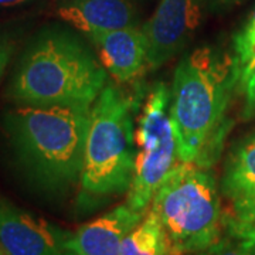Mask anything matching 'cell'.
Wrapping results in <instances>:
<instances>
[{
	"label": "cell",
	"instance_id": "obj_6",
	"mask_svg": "<svg viewBox=\"0 0 255 255\" xmlns=\"http://www.w3.org/2000/svg\"><path fill=\"white\" fill-rule=\"evenodd\" d=\"M135 139L139 150L127 203L135 211L146 213L160 183L179 159L170 118V91L163 82L156 84L149 92Z\"/></svg>",
	"mask_w": 255,
	"mask_h": 255
},
{
	"label": "cell",
	"instance_id": "obj_21",
	"mask_svg": "<svg viewBox=\"0 0 255 255\" xmlns=\"http://www.w3.org/2000/svg\"><path fill=\"white\" fill-rule=\"evenodd\" d=\"M213 3H216L217 6H231V4H236L241 0H211Z\"/></svg>",
	"mask_w": 255,
	"mask_h": 255
},
{
	"label": "cell",
	"instance_id": "obj_22",
	"mask_svg": "<svg viewBox=\"0 0 255 255\" xmlns=\"http://www.w3.org/2000/svg\"><path fill=\"white\" fill-rule=\"evenodd\" d=\"M0 255H7L4 251H3V248H1V247H0Z\"/></svg>",
	"mask_w": 255,
	"mask_h": 255
},
{
	"label": "cell",
	"instance_id": "obj_2",
	"mask_svg": "<svg viewBox=\"0 0 255 255\" xmlns=\"http://www.w3.org/2000/svg\"><path fill=\"white\" fill-rule=\"evenodd\" d=\"M237 91L233 55L210 46L183 57L170 90V118L179 162L209 169L227 133L228 104Z\"/></svg>",
	"mask_w": 255,
	"mask_h": 255
},
{
	"label": "cell",
	"instance_id": "obj_8",
	"mask_svg": "<svg viewBox=\"0 0 255 255\" xmlns=\"http://www.w3.org/2000/svg\"><path fill=\"white\" fill-rule=\"evenodd\" d=\"M70 236L0 196V247L7 255H74Z\"/></svg>",
	"mask_w": 255,
	"mask_h": 255
},
{
	"label": "cell",
	"instance_id": "obj_13",
	"mask_svg": "<svg viewBox=\"0 0 255 255\" xmlns=\"http://www.w3.org/2000/svg\"><path fill=\"white\" fill-rule=\"evenodd\" d=\"M121 255H173L169 237L153 210L133 228L121 247Z\"/></svg>",
	"mask_w": 255,
	"mask_h": 255
},
{
	"label": "cell",
	"instance_id": "obj_7",
	"mask_svg": "<svg viewBox=\"0 0 255 255\" xmlns=\"http://www.w3.org/2000/svg\"><path fill=\"white\" fill-rule=\"evenodd\" d=\"M204 0H160L143 24L146 68L162 67L193 40L203 21Z\"/></svg>",
	"mask_w": 255,
	"mask_h": 255
},
{
	"label": "cell",
	"instance_id": "obj_19",
	"mask_svg": "<svg viewBox=\"0 0 255 255\" xmlns=\"http://www.w3.org/2000/svg\"><path fill=\"white\" fill-rule=\"evenodd\" d=\"M230 217L238 221H253L255 220V196L248 199L233 201Z\"/></svg>",
	"mask_w": 255,
	"mask_h": 255
},
{
	"label": "cell",
	"instance_id": "obj_16",
	"mask_svg": "<svg viewBox=\"0 0 255 255\" xmlns=\"http://www.w3.org/2000/svg\"><path fill=\"white\" fill-rule=\"evenodd\" d=\"M237 91L243 94L244 108L241 112L243 119L254 118L255 117V64L244 73L237 82Z\"/></svg>",
	"mask_w": 255,
	"mask_h": 255
},
{
	"label": "cell",
	"instance_id": "obj_11",
	"mask_svg": "<svg viewBox=\"0 0 255 255\" xmlns=\"http://www.w3.org/2000/svg\"><path fill=\"white\" fill-rule=\"evenodd\" d=\"M57 16L90 36L101 30L136 26V11L129 0H60Z\"/></svg>",
	"mask_w": 255,
	"mask_h": 255
},
{
	"label": "cell",
	"instance_id": "obj_23",
	"mask_svg": "<svg viewBox=\"0 0 255 255\" xmlns=\"http://www.w3.org/2000/svg\"><path fill=\"white\" fill-rule=\"evenodd\" d=\"M250 18H255V9H254V11L251 13V16H250Z\"/></svg>",
	"mask_w": 255,
	"mask_h": 255
},
{
	"label": "cell",
	"instance_id": "obj_5",
	"mask_svg": "<svg viewBox=\"0 0 255 255\" xmlns=\"http://www.w3.org/2000/svg\"><path fill=\"white\" fill-rule=\"evenodd\" d=\"M152 207L169 237L173 255H194L217 244L224 233L214 174L180 162L156 190Z\"/></svg>",
	"mask_w": 255,
	"mask_h": 255
},
{
	"label": "cell",
	"instance_id": "obj_4",
	"mask_svg": "<svg viewBox=\"0 0 255 255\" xmlns=\"http://www.w3.org/2000/svg\"><path fill=\"white\" fill-rule=\"evenodd\" d=\"M132 101L107 84L92 104L78 207L88 210L128 193L135 170Z\"/></svg>",
	"mask_w": 255,
	"mask_h": 255
},
{
	"label": "cell",
	"instance_id": "obj_12",
	"mask_svg": "<svg viewBox=\"0 0 255 255\" xmlns=\"http://www.w3.org/2000/svg\"><path fill=\"white\" fill-rule=\"evenodd\" d=\"M220 189L231 201L255 196V132L230 152Z\"/></svg>",
	"mask_w": 255,
	"mask_h": 255
},
{
	"label": "cell",
	"instance_id": "obj_1",
	"mask_svg": "<svg viewBox=\"0 0 255 255\" xmlns=\"http://www.w3.org/2000/svg\"><path fill=\"white\" fill-rule=\"evenodd\" d=\"M88 105H18L3 115L11 159L37 193L58 197L81 182Z\"/></svg>",
	"mask_w": 255,
	"mask_h": 255
},
{
	"label": "cell",
	"instance_id": "obj_9",
	"mask_svg": "<svg viewBox=\"0 0 255 255\" xmlns=\"http://www.w3.org/2000/svg\"><path fill=\"white\" fill-rule=\"evenodd\" d=\"M145 214L135 211L128 203L117 206L71 233L67 248L74 255H121L124 240Z\"/></svg>",
	"mask_w": 255,
	"mask_h": 255
},
{
	"label": "cell",
	"instance_id": "obj_10",
	"mask_svg": "<svg viewBox=\"0 0 255 255\" xmlns=\"http://www.w3.org/2000/svg\"><path fill=\"white\" fill-rule=\"evenodd\" d=\"M105 70L117 81L128 82L146 68V38L136 26L101 30L90 34Z\"/></svg>",
	"mask_w": 255,
	"mask_h": 255
},
{
	"label": "cell",
	"instance_id": "obj_20",
	"mask_svg": "<svg viewBox=\"0 0 255 255\" xmlns=\"http://www.w3.org/2000/svg\"><path fill=\"white\" fill-rule=\"evenodd\" d=\"M28 0H0V7H9V6H17L23 4Z\"/></svg>",
	"mask_w": 255,
	"mask_h": 255
},
{
	"label": "cell",
	"instance_id": "obj_18",
	"mask_svg": "<svg viewBox=\"0 0 255 255\" xmlns=\"http://www.w3.org/2000/svg\"><path fill=\"white\" fill-rule=\"evenodd\" d=\"M16 46L17 41L14 34L9 30L0 28V80L16 51Z\"/></svg>",
	"mask_w": 255,
	"mask_h": 255
},
{
	"label": "cell",
	"instance_id": "obj_15",
	"mask_svg": "<svg viewBox=\"0 0 255 255\" xmlns=\"http://www.w3.org/2000/svg\"><path fill=\"white\" fill-rule=\"evenodd\" d=\"M194 255H255V241L226 234V237H221L217 244Z\"/></svg>",
	"mask_w": 255,
	"mask_h": 255
},
{
	"label": "cell",
	"instance_id": "obj_14",
	"mask_svg": "<svg viewBox=\"0 0 255 255\" xmlns=\"http://www.w3.org/2000/svg\"><path fill=\"white\" fill-rule=\"evenodd\" d=\"M233 63L237 77L247 73L255 64V18H248L233 38Z\"/></svg>",
	"mask_w": 255,
	"mask_h": 255
},
{
	"label": "cell",
	"instance_id": "obj_3",
	"mask_svg": "<svg viewBox=\"0 0 255 255\" xmlns=\"http://www.w3.org/2000/svg\"><path fill=\"white\" fill-rule=\"evenodd\" d=\"M108 84V71L90 44L73 30H40L14 67L7 97L18 105L92 107Z\"/></svg>",
	"mask_w": 255,
	"mask_h": 255
},
{
	"label": "cell",
	"instance_id": "obj_17",
	"mask_svg": "<svg viewBox=\"0 0 255 255\" xmlns=\"http://www.w3.org/2000/svg\"><path fill=\"white\" fill-rule=\"evenodd\" d=\"M224 233L231 237L255 241V220L238 221L230 216H224Z\"/></svg>",
	"mask_w": 255,
	"mask_h": 255
}]
</instances>
